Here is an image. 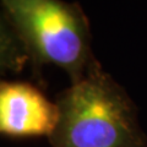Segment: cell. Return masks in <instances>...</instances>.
I'll return each mask as SVG.
<instances>
[{"label": "cell", "mask_w": 147, "mask_h": 147, "mask_svg": "<svg viewBox=\"0 0 147 147\" xmlns=\"http://www.w3.org/2000/svg\"><path fill=\"white\" fill-rule=\"evenodd\" d=\"M52 147H146L134 103L97 63L58 97Z\"/></svg>", "instance_id": "cell-1"}, {"label": "cell", "mask_w": 147, "mask_h": 147, "mask_svg": "<svg viewBox=\"0 0 147 147\" xmlns=\"http://www.w3.org/2000/svg\"><path fill=\"white\" fill-rule=\"evenodd\" d=\"M5 20L37 63L53 64L81 80L97 61L82 9L63 0H1Z\"/></svg>", "instance_id": "cell-2"}, {"label": "cell", "mask_w": 147, "mask_h": 147, "mask_svg": "<svg viewBox=\"0 0 147 147\" xmlns=\"http://www.w3.org/2000/svg\"><path fill=\"white\" fill-rule=\"evenodd\" d=\"M59 121V107L27 82H1L0 131L10 137L48 136Z\"/></svg>", "instance_id": "cell-3"}]
</instances>
